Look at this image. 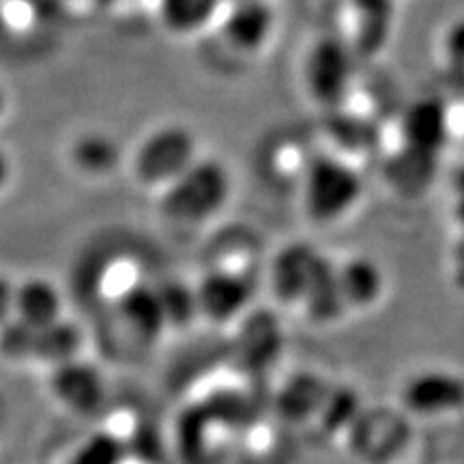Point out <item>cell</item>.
I'll return each instance as SVG.
<instances>
[{
  "instance_id": "1",
  "label": "cell",
  "mask_w": 464,
  "mask_h": 464,
  "mask_svg": "<svg viewBox=\"0 0 464 464\" xmlns=\"http://www.w3.org/2000/svg\"><path fill=\"white\" fill-rule=\"evenodd\" d=\"M230 194V177L216 160H196L181 177L168 185L161 207L177 222H202L216 216Z\"/></svg>"
},
{
  "instance_id": "2",
  "label": "cell",
  "mask_w": 464,
  "mask_h": 464,
  "mask_svg": "<svg viewBox=\"0 0 464 464\" xmlns=\"http://www.w3.org/2000/svg\"><path fill=\"white\" fill-rule=\"evenodd\" d=\"M362 179L346 161L318 158L310 164L304 181V205L314 222H335L344 218L362 198Z\"/></svg>"
},
{
  "instance_id": "3",
  "label": "cell",
  "mask_w": 464,
  "mask_h": 464,
  "mask_svg": "<svg viewBox=\"0 0 464 464\" xmlns=\"http://www.w3.org/2000/svg\"><path fill=\"white\" fill-rule=\"evenodd\" d=\"M196 161L194 136L181 125H166L144 138L133 158V170L144 185H164L181 177Z\"/></svg>"
},
{
  "instance_id": "4",
  "label": "cell",
  "mask_w": 464,
  "mask_h": 464,
  "mask_svg": "<svg viewBox=\"0 0 464 464\" xmlns=\"http://www.w3.org/2000/svg\"><path fill=\"white\" fill-rule=\"evenodd\" d=\"M52 396L73 415H92L106 400V381L97 365L82 357L56 363L50 376Z\"/></svg>"
},
{
  "instance_id": "5",
  "label": "cell",
  "mask_w": 464,
  "mask_h": 464,
  "mask_svg": "<svg viewBox=\"0 0 464 464\" xmlns=\"http://www.w3.org/2000/svg\"><path fill=\"white\" fill-rule=\"evenodd\" d=\"M402 404L423 417L456 413L464 409V379L448 370H423L402 385Z\"/></svg>"
},
{
  "instance_id": "6",
  "label": "cell",
  "mask_w": 464,
  "mask_h": 464,
  "mask_svg": "<svg viewBox=\"0 0 464 464\" xmlns=\"http://www.w3.org/2000/svg\"><path fill=\"white\" fill-rule=\"evenodd\" d=\"M353 78L351 52L340 39H323L305 61L307 91L323 103H335L348 91Z\"/></svg>"
},
{
  "instance_id": "7",
  "label": "cell",
  "mask_w": 464,
  "mask_h": 464,
  "mask_svg": "<svg viewBox=\"0 0 464 464\" xmlns=\"http://www.w3.org/2000/svg\"><path fill=\"white\" fill-rule=\"evenodd\" d=\"M63 318V295L54 282L45 277H28L15 284L14 321L24 327L44 329Z\"/></svg>"
},
{
  "instance_id": "8",
  "label": "cell",
  "mask_w": 464,
  "mask_h": 464,
  "mask_svg": "<svg viewBox=\"0 0 464 464\" xmlns=\"http://www.w3.org/2000/svg\"><path fill=\"white\" fill-rule=\"evenodd\" d=\"M448 112L437 100H421L406 110L402 119V136L406 149L415 153L430 155L437 153L448 142Z\"/></svg>"
},
{
  "instance_id": "9",
  "label": "cell",
  "mask_w": 464,
  "mask_h": 464,
  "mask_svg": "<svg viewBox=\"0 0 464 464\" xmlns=\"http://www.w3.org/2000/svg\"><path fill=\"white\" fill-rule=\"evenodd\" d=\"M274 26V11L265 0H239L226 15L224 34L237 50L254 52L266 44Z\"/></svg>"
},
{
  "instance_id": "10",
  "label": "cell",
  "mask_w": 464,
  "mask_h": 464,
  "mask_svg": "<svg viewBox=\"0 0 464 464\" xmlns=\"http://www.w3.org/2000/svg\"><path fill=\"white\" fill-rule=\"evenodd\" d=\"M249 286L243 277L226 271L208 274L196 290V305L213 321H228L247 304Z\"/></svg>"
},
{
  "instance_id": "11",
  "label": "cell",
  "mask_w": 464,
  "mask_h": 464,
  "mask_svg": "<svg viewBox=\"0 0 464 464\" xmlns=\"http://www.w3.org/2000/svg\"><path fill=\"white\" fill-rule=\"evenodd\" d=\"M323 258L307 246H290L274 263V288L284 301H304Z\"/></svg>"
},
{
  "instance_id": "12",
  "label": "cell",
  "mask_w": 464,
  "mask_h": 464,
  "mask_svg": "<svg viewBox=\"0 0 464 464\" xmlns=\"http://www.w3.org/2000/svg\"><path fill=\"white\" fill-rule=\"evenodd\" d=\"M119 307L125 323L142 338H158L168 324L161 293L147 284H138V286L125 290Z\"/></svg>"
},
{
  "instance_id": "13",
  "label": "cell",
  "mask_w": 464,
  "mask_h": 464,
  "mask_svg": "<svg viewBox=\"0 0 464 464\" xmlns=\"http://www.w3.org/2000/svg\"><path fill=\"white\" fill-rule=\"evenodd\" d=\"M335 277H338L340 295L344 299V305H374L381 297L382 286H385L379 265L368 258L348 260L342 269H335Z\"/></svg>"
},
{
  "instance_id": "14",
  "label": "cell",
  "mask_w": 464,
  "mask_h": 464,
  "mask_svg": "<svg viewBox=\"0 0 464 464\" xmlns=\"http://www.w3.org/2000/svg\"><path fill=\"white\" fill-rule=\"evenodd\" d=\"M80 351H82V332L75 323L61 318L50 327L33 329L31 359L56 365L80 357Z\"/></svg>"
},
{
  "instance_id": "15",
  "label": "cell",
  "mask_w": 464,
  "mask_h": 464,
  "mask_svg": "<svg viewBox=\"0 0 464 464\" xmlns=\"http://www.w3.org/2000/svg\"><path fill=\"white\" fill-rule=\"evenodd\" d=\"M222 0H160L161 22L177 34H191L205 28L218 14Z\"/></svg>"
},
{
  "instance_id": "16",
  "label": "cell",
  "mask_w": 464,
  "mask_h": 464,
  "mask_svg": "<svg viewBox=\"0 0 464 464\" xmlns=\"http://www.w3.org/2000/svg\"><path fill=\"white\" fill-rule=\"evenodd\" d=\"M72 160L84 174H106L119 160V150L110 136L103 133H86L73 144Z\"/></svg>"
},
{
  "instance_id": "17",
  "label": "cell",
  "mask_w": 464,
  "mask_h": 464,
  "mask_svg": "<svg viewBox=\"0 0 464 464\" xmlns=\"http://www.w3.org/2000/svg\"><path fill=\"white\" fill-rule=\"evenodd\" d=\"M127 454H130V448L119 434L100 430L89 434L73 450L67 464H125Z\"/></svg>"
},
{
  "instance_id": "18",
  "label": "cell",
  "mask_w": 464,
  "mask_h": 464,
  "mask_svg": "<svg viewBox=\"0 0 464 464\" xmlns=\"http://www.w3.org/2000/svg\"><path fill=\"white\" fill-rule=\"evenodd\" d=\"M14 293L15 284H11L7 277L0 276V324L14 318Z\"/></svg>"
},
{
  "instance_id": "19",
  "label": "cell",
  "mask_w": 464,
  "mask_h": 464,
  "mask_svg": "<svg viewBox=\"0 0 464 464\" xmlns=\"http://www.w3.org/2000/svg\"><path fill=\"white\" fill-rule=\"evenodd\" d=\"M445 50L450 52L451 58L464 63V20L451 26L448 37H445Z\"/></svg>"
},
{
  "instance_id": "20",
  "label": "cell",
  "mask_w": 464,
  "mask_h": 464,
  "mask_svg": "<svg viewBox=\"0 0 464 464\" xmlns=\"http://www.w3.org/2000/svg\"><path fill=\"white\" fill-rule=\"evenodd\" d=\"M11 179V161L3 149H0V189L9 183Z\"/></svg>"
},
{
  "instance_id": "21",
  "label": "cell",
  "mask_w": 464,
  "mask_h": 464,
  "mask_svg": "<svg viewBox=\"0 0 464 464\" xmlns=\"http://www.w3.org/2000/svg\"><path fill=\"white\" fill-rule=\"evenodd\" d=\"M454 216H456V222L460 224V228L464 230V196H460V198H458V202H456V211H454Z\"/></svg>"
},
{
  "instance_id": "22",
  "label": "cell",
  "mask_w": 464,
  "mask_h": 464,
  "mask_svg": "<svg viewBox=\"0 0 464 464\" xmlns=\"http://www.w3.org/2000/svg\"><path fill=\"white\" fill-rule=\"evenodd\" d=\"M456 189H458V196H464V164L456 174Z\"/></svg>"
},
{
  "instance_id": "23",
  "label": "cell",
  "mask_w": 464,
  "mask_h": 464,
  "mask_svg": "<svg viewBox=\"0 0 464 464\" xmlns=\"http://www.w3.org/2000/svg\"><path fill=\"white\" fill-rule=\"evenodd\" d=\"M5 108H7V92H5L3 84H0V116H3Z\"/></svg>"
},
{
  "instance_id": "24",
  "label": "cell",
  "mask_w": 464,
  "mask_h": 464,
  "mask_svg": "<svg viewBox=\"0 0 464 464\" xmlns=\"http://www.w3.org/2000/svg\"><path fill=\"white\" fill-rule=\"evenodd\" d=\"M232 3H239V0H232Z\"/></svg>"
}]
</instances>
